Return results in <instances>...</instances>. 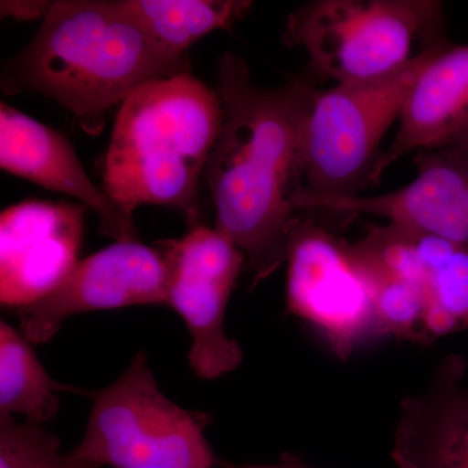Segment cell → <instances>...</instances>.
<instances>
[{
  "label": "cell",
  "mask_w": 468,
  "mask_h": 468,
  "mask_svg": "<svg viewBox=\"0 0 468 468\" xmlns=\"http://www.w3.org/2000/svg\"><path fill=\"white\" fill-rule=\"evenodd\" d=\"M218 77L223 124L203 177L217 211L215 229L243 252L254 288L286 261L318 90L300 79L277 88L255 85L245 60L232 52L218 58Z\"/></svg>",
  "instance_id": "1"
},
{
  "label": "cell",
  "mask_w": 468,
  "mask_h": 468,
  "mask_svg": "<svg viewBox=\"0 0 468 468\" xmlns=\"http://www.w3.org/2000/svg\"><path fill=\"white\" fill-rule=\"evenodd\" d=\"M189 67V58L163 50L122 0H58L29 45L3 61L0 86L58 101L98 135L113 104Z\"/></svg>",
  "instance_id": "2"
},
{
  "label": "cell",
  "mask_w": 468,
  "mask_h": 468,
  "mask_svg": "<svg viewBox=\"0 0 468 468\" xmlns=\"http://www.w3.org/2000/svg\"><path fill=\"white\" fill-rule=\"evenodd\" d=\"M223 115L220 94L190 73L141 86L117 112L104 192L133 212L141 205L181 209L198 226L197 196Z\"/></svg>",
  "instance_id": "3"
},
{
  "label": "cell",
  "mask_w": 468,
  "mask_h": 468,
  "mask_svg": "<svg viewBox=\"0 0 468 468\" xmlns=\"http://www.w3.org/2000/svg\"><path fill=\"white\" fill-rule=\"evenodd\" d=\"M449 45L443 38L392 72L318 91L304 138L307 192L358 196L378 184L381 140L401 116L419 77Z\"/></svg>",
  "instance_id": "4"
},
{
  "label": "cell",
  "mask_w": 468,
  "mask_h": 468,
  "mask_svg": "<svg viewBox=\"0 0 468 468\" xmlns=\"http://www.w3.org/2000/svg\"><path fill=\"white\" fill-rule=\"evenodd\" d=\"M92 405L72 452L90 468H215L206 439L211 418L187 411L159 390L146 354L137 353L115 383L89 393Z\"/></svg>",
  "instance_id": "5"
},
{
  "label": "cell",
  "mask_w": 468,
  "mask_h": 468,
  "mask_svg": "<svg viewBox=\"0 0 468 468\" xmlns=\"http://www.w3.org/2000/svg\"><path fill=\"white\" fill-rule=\"evenodd\" d=\"M442 21L435 0H315L289 15L282 41L303 48L316 75L345 84L401 67L418 39L445 38Z\"/></svg>",
  "instance_id": "6"
},
{
  "label": "cell",
  "mask_w": 468,
  "mask_h": 468,
  "mask_svg": "<svg viewBox=\"0 0 468 468\" xmlns=\"http://www.w3.org/2000/svg\"><path fill=\"white\" fill-rule=\"evenodd\" d=\"M163 258L165 304L180 314L192 335L194 374L212 380L234 371L242 350L228 337L224 319L245 255L215 228L196 226L180 241L169 242Z\"/></svg>",
  "instance_id": "7"
},
{
  "label": "cell",
  "mask_w": 468,
  "mask_h": 468,
  "mask_svg": "<svg viewBox=\"0 0 468 468\" xmlns=\"http://www.w3.org/2000/svg\"><path fill=\"white\" fill-rule=\"evenodd\" d=\"M286 303L324 334L338 356L378 331L367 280L349 243L298 217L289 233Z\"/></svg>",
  "instance_id": "8"
},
{
  "label": "cell",
  "mask_w": 468,
  "mask_h": 468,
  "mask_svg": "<svg viewBox=\"0 0 468 468\" xmlns=\"http://www.w3.org/2000/svg\"><path fill=\"white\" fill-rule=\"evenodd\" d=\"M165 304L163 254L138 241L115 242L77 261L63 282L20 307V326L30 344H45L69 316L137 304Z\"/></svg>",
  "instance_id": "9"
},
{
  "label": "cell",
  "mask_w": 468,
  "mask_h": 468,
  "mask_svg": "<svg viewBox=\"0 0 468 468\" xmlns=\"http://www.w3.org/2000/svg\"><path fill=\"white\" fill-rule=\"evenodd\" d=\"M411 183L381 196H324L302 189L298 211L374 215L396 226L468 248V154L445 146L418 151Z\"/></svg>",
  "instance_id": "10"
},
{
  "label": "cell",
  "mask_w": 468,
  "mask_h": 468,
  "mask_svg": "<svg viewBox=\"0 0 468 468\" xmlns=\"http://www.w3.org/2000/svg\"><path fill=\"white\" fill-rule=\"evenodd\" d=\"M84 206L27 201L0 217V301L20 307L57 289L77 264Z\"/></svg>",
  "instance_id": "11"
},
{
  "label": "cell",
  "mask_w": 468,
  "mask_h": 468,
  "mask_svg": "<svg viewBox=\"0 0 468 468\" xmlns=\"http://www.w3.org/2000/svg\"><path fill=\"white\" fill-rule=\"evenodd\" d=\"M0 167L79 199L95 212L103 236L116 242L138 241L133 211L95 186L69 141L5 101L0 104Z\"/></svg>",
  "instance_id": "12"
},
{
  "label": "cell",
  "mask_w": 468,
  "mask_h": 468,
  "mask_svg": "<svg viewBox=\"0 0 468 468\" xmlns=\"http://www.w3.org/2000/svg\"><path fill=\"white\" fill-rule=\"evenodd\" d=\"M466 360L449 356L426 392L402 402L392 458L399 468H468Z\"/></svg>",
  "instance_id": "13"
},
{
  "label": "cell",
  "mask_w": 468,
  "mask_h": 468,
  "mask_svg": "<svg viewBox=\"0 0 468 468\" xmlns=\"http://www.w3.org/2000/svg\"><path fill=\"white\" fill-rule=\"evenodd\" d=\"M468 122V45H449L419 77L378 176L412 151L437 149Z\"/></svg>",
  "instance_id": "14"
},
{
  "label": "cell",
  "mask_w": 468,
  "mask_h": 468,
  "mask_svg": "<svg viewBox=\"0 0 468 468\" xmlns=\"http://www.w3.org/2000/svg\"><path fill=\"white\" fill-rule=\"evenodd\" d=\"M411 230V229H410ZM432 340L468 329V248L411 230Z\"/></svg>",
  "instance_id": "15"
},
{
  "label": "cell",
  "mask_w": 468,
  "mask_h": 468,
  "mask_svg": "<svg viewBox=\"0 0 468 468\" xmlns=\"http://www.w3.org/2000/svg\"><path fill=\"white\" fill-rule=\"evenodd\" d=\"M163 50L187 57V48L206 34L228 29L250 11L245 0H122Z\"/></svg>",
  "instance_id": "16"
},
{
  "label": "cell",
  "mask_w": 468,
  "mask_h": 468,
  "mask_svg": "<svg viewBox=\"0 0 468 468\" xmlns=\"http://www.w3.org/2000/svg\"><path fill=\"white\" fill-rule=\"evenodd\" d=\"M58 393L89 396L58 383L33 353L29 341L5 320L0 322V415H23L33 423H48L58 411Z\"/></svg>",
  "instance_id": "17"
},
{
  "label": "cell",
  "mask_w": 468,
  "mask_h": 468,
  "mask_svg": "<svg viewBox=\"0 0 468 468\" xmlns=\"http://www.w3.org/2000/svg\"><path fill=\"white\" fill-rule=\"evenodd\" d=\"M353 255L371 291L378 331L412 343H431L424 289L408 279L360 261L354 252Z\"/></svg>",
  "instance_id": "18"
},
{
  "label": "cell",
  "mask_w": 468,
  "mask_h": 468,
  "mask_svg": "<svg viewBox=\"0 0 468 468\" xmlns=\"http://www.w3.org/2000/svg\"><path fill=\"white\" fill-rule=\"evenodd\" d=\"M0 468L90 467L72 452L61 451L60 440L43 424L0 415Z\"/></svg>",
  "instance_id": "19"
},
{
  "label": "cell",
  "mask_w": 468,
  "mask_h": 468,
  "mask_svg": "<svg viewBox=\"0 0 468 468\" xmlns=\"http://www.w3.org/2000/svg\"><path fill=\"white\" fill-rule=\"evenodd\" d=\"M3 17H14L17 20H36L45 17L50 11L52 2H2L0 3Z\"/></svg>",
  "instance_id": "20"
},
{
  "label": "cell",
  "mask_w": 468,
  "mask_h": 468,
  "mask_svg": "<svg viewBox=\"0 0 468 468\" xmlns=\"http://www.w3.org/2000/svg\"><path fill=\"white\" fill-rule=\"evenodd\" d=\"M230 468H311L304 466L297 458L285 455L282 462L275 464H245V466H230Z\"/></svg>",
  "instance_id": "21"
},
{
  "label": "cell",
  "mask_w": 468,
  "mask_h": 468,
  "mask_svg": "<svg viewBox=\"0 0 468 468\" xmlns=\"http://www.w3.org/2000/svg\"><path fill=\"white\" fill-rule=\"evenodd\" d=\"M445 146L457 147V149L468 154V122L462 126L457 133L452 135L451 140L446 143Z\"/></svg>",
  "instance_id": "22"
},
{
  "label": "cell",
  "mask_w": 468,
  "mask_h": 468,
  "mask_svg": "<svg viewBox=\"0 0 468 468\" xmlns=\"http://www.w3.org/2000/svg\"><path fill=\"white\" fill-rule=\"evenodd\" d=\"M143 468H158V467H143Z\"/></svg>",
  "instance_id": "23"
}]
</instances>
